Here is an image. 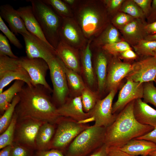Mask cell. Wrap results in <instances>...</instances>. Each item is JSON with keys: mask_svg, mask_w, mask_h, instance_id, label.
Wrapping results in <instances>:
<instances>
[{"mask_svg": "<svg viewBox=\"0 0 156 156\" xmlns=\"http://www.w3.org/2000/svg\"><path fill=\"white\" fill-rule=\"evenodd\" d=\"M50 91L43 85H25L18 93L15 112L18 118H29L55 124L60 117Z\"/></svg>", "mask_w": 156, "mask_h": 156, "instance_id": "cell-1", "label": "cell"}, {"mask_svg": "<svg viewBox=\"0 0 156 156\" xmlns=\"http://www.w3.org/2000/svg\"><path fill=\"white\" fill-rule=\"evenodd\" d=\"M129 103L117 114L115 120L106 128L104 143L107 147L119 148L130 140L144 135L154 127L139 123L133 113L134 102Z\"/></svg>", "mask_w": 156, "mask_h": 156, "instance_id": "cell-2", "label": "cell"}, {"mask_svg": "<svg viewBox=\"0 0 156 156\" xmlns=\"http://www.w3.org/2000/svg\"><path fill=\"white\" fill-rule=\"evenodd\" d=\"M73 11L74 18L88 41H92L111 23L103 0H79Z\"/></svg>", "mask_w": 156, "mask_h": 156, "instance_id": "cell-3", "label": "cell"}, {"mask_svg": "<svg viewBox=\"0 0 156 156\" xmlns=\"http://www.w3.org/2000/svg\"><path fill=\"white\" fill-rule=\"evenodd\" d=\"M27 1L31 3L34 13L46 39L55 49L60 42L59 33L62 18L42 0Z\"/></svg>", "mask_w": 156, "mask_h": 156, "instance_id": "cell-4", "label": "cell"}, {"mask_svg": "<svg viewBox=\"0 0 156 156\" xmlns=\"http://www.w3.org/2000/svg\"><path fill=\"white\" fill-rule=\"evenodd\" d=\"M106 128L94 125L79 134L69 145L66 156H85L104 144Z\"/></svg>", "mask_w": 156, "mask_h": 156, "instance_id": "cell-5", "label": "cell"}, {"mask_svg": "<svg viewBox=\"0 0 156 156\" xmlns=\"http://www.w3.org/2000/svg\"><path fill=\"white\" fill-rule=\"evenodd\" d=\"M47 63L53 86L52 99L55 104L58 105L59 107L65 102L69 96L65 65L57 54Z\"/></svg>", "mask_w": 156, "mask_h": 156, "instance_id": "cell-6", "label": "cell"}, {"mask_svg": "<svg viewBox=\"0 0 156 156\" xmlns=\"http://www.w3.org/2000/svg\"><path fill=\"white\" fill-rule=\"evenodd\" d=\"M57 127L52 139L50 149L65 148L81 133L89 127L69 118L60 116L56 123Z\"/></svg>", "mask_w": 156, "mask_h": 156, "instance_id": "cell-7", "label": "cell"}, {"mask_svg": "<svg viewBox=\"0 0 156 156\" xmlns=\"http://www.w3.org/2000/svg\"><path fill=\"white\" fill-rule=\"evenodd\" d=\"M16 80L22 81L29 86L33 85L27 71L20 65L19 58L0 55V93L12 81Z\"/></svg>", "mask_w": 156, "mask_h": 156, "instance_id": "cell-8", "label": "cell"}, {"mask_svg": "<svg viewBox=\"0 0 156 156\" xmlns=\"http://www.w3.org/2000/svg\"><path fill=\"white\" fill-rule=\"evenodd\" d=\"M45 122L29 118L18 119L14 142L36 150V139L38 130Z\"/></svg>", "mask_w": 156, "mask_h": 156, "instance_id": "cell-9", "label": "cell"}, {"mask_svg": "<svg viewBox=\"0 0 156 156\" xmlns=\"http://www.w3.org/2000/svg\"><path fill=\"white\" fill-rule=\"evenodd\" d=\"M117 90H112L104 99L98 100L90 112V117L87 120V123L94 121V125L107 128L114 121L117 114L112 113V102Z\"/></svg>", "mask_w": 156, "mask_h": 156, "instance_id": "cell-10", "label": "cell"}, {"mask_svg": "<svg viewBox=\"0 0 156 156\" xmlns=\"http://www.w3.org/2000/svg\"><path fill=\"white\" fill-rule=\"evenodd\" d=\"M59 36L60 41L79 50L84 48L88 41L74 17L62 18Z\"/></svg>", "mask_w": 156, "mask_h": 156, "instance_id": "cell-11", "label": "cell"}, {"mask_svg": "<svg viewBox=\"0 0 156 156\" xmlns=\"http://www.w3.org/2000/svg\"><path fill=\"white\" fill-rule=\"evenodd\" d=\"M20 66L28 74L33 85L43 86L53 92V89L47 83L46 77L49 67L47 62L40 58H29L27 56L19 57Z\"/></svg>", "mask_w": 156, "mask_h": 156, "instance_id": "cell-12", "label": "cell"}, {"mask_svg": "<svg viewBox=\"0 0 156 156\" xmlns=\"http://www.w3.org/2000/svg\"><path fill=\"white\" fill-rule=\"evenodd\" d=\"M156 77V57H145L132 64L131 69L125 78L143 83L154 81Z\"/></svg>", "mask_w": 156, "mask_h": 156, "instance_id": "cell-13", "label": "cell"}, {"mask_svg": "<svg viewBox=\"0 0 156 156\" xmlns=\"http://www.w3.org/2000/svg\"><path fill=\"white\" fill-rule=\"evenodd\" d=\"M25 42L26 56L29 58H40L47 62L57 54L51 46L36 36L29 33L22 35Z\"/></svg>", "mask_w": 156, "mask_h": 156, "instance_id": "cell-14", "label": "cell"}, {"mask_svg": "<svg viewBox=\"0 0 156 156\" xmlns=\"http://www.w3.org/2000/svg\"><path fill=\"white\" fill-rule=\"evenodd\" d=\"M131 66L129 62L121 61L118 56H112L108 66L106 89L109 92L112 90H117L122 81L129 72Z\"/></svg>", "mask_w": 156, "mask_h": 156, "instance_id": "cell-15", "label": "cell"}, {"mask_svg": "<svg viewBox=\"0 0 156 156\" xmlns=\"http://www.w3.org/2000/svg\"><path fill=\"white\" fill-rule=\"evenodd\" d=\"M91 50L92 53V63L97 81V92L100 97L106 89L108 66L112 56L107 53L102 48Z\"/></svg>", "mask_w": 156, "mask_h": 156, "instance_id": "cell-16", "label": "cell"}, {"mask_svg": "<svg viewBox=\"0 0 156 156\" xmlns=\"http://www.w3.org/2000/svg\"><path fill=\"white\" fill-rule=\"evenodd\" d=\"M127 80L126 83L119 92L117 101L112 105L113 114L120 112L131 101L143 98V83Z\"/></svg>", "mask_w": 156, "mask_h": 156, "instance_id": "cell-17", "label": "cell"}, {"mask_svg": "<svg viewBox=\"0 0 156 156\" xmlns=\"http://www.w3.org/2000/svg\"><path fill=\"white\" fill-rule=\"evenodd\" d=\"M57 112L60 116L70 118L79 123L86 124L90 118V112L83 109L81 96L69 97L62 105L57 107Z\"/></svg>", "mask_w": 156, "mask_h": 156, "instance_id": "cell-18", "label": "cell"}, {"mask_svg": "<svg viewBox=\"0 0 156 156\" xmlns=\"http://www.w3.org/2000/svg\"><path fill=\"white\" fill-rule=\"evenodd\" d=\"M92 40L88 41L86 45L80 51L81 74L88 87L92 89L97 85V81L93 66L92 51L90 47Z\"/></svg>", "mask_w": 156, "mask_h": 156, "instance_id": "cell-19", "label": "cell"}, {"mask_svg": "<svg viewBox=\"0 0 156 156\" xmlns=\"http://www.w3.org/2000/svg\"><path fill=\"white\" fill-rule=\"evenodd\" d=\"M57 55L67 68L81 74L80 51L60 41L55 49Z\"/></svg>", "mask_w": 156, "mask_h": 156, "instance_id": "cell-20", "label": "cell"}, {"mask_svg": "<svg viewBox=\"0 0 156 156\" xmlns=\"http://www.w3.org/2000/svg\"><path fill=\"white\" fill-rule=\"evenodd\" d=\"M0 16L9 25L11 31L16 34H28L23 22L17 10L9 4L0 6Z\"/></svg>", "mask_w": 156, "mask_h": 156, "instance_id": "cell-21", "label": "cell"}, {"mask_svg": "<svg viewBox=\"0 0 156 156\" xmlns=\"http://www.w3.org/2000/svg\"><path fill=\"white\" fill-rule=\"evenodd\" d=\"M146 24L144 20L135 18L120 30L125 41L133 46L144 39L148 35L145 29Z\"/></svg>", "mask_w": 156, "mask_h": 156, "instance_id": "cell-22", "label": "cell"}, {"mask_svg": "<svg viewBox=\"0 0 156 156\" xmlns=\"http://www.w3.org/2000/svg\"><path fill=\"white\" fill-rule=\"evenodd\" d=\"M133 113L136 120L140 124L156 127V110L141 99L135 100Z\"/></svg>", "mask_w": 156, "mask_h": 156, "instance_id": "cell-23", "label": "cell"}, {"mask_svg": "<svg viewBox=\"0 0 156 156\" xmlns=\"http://www.w3.org/2000/svg\"><path fill=\"white\" fill-rule=\"evenodd\" d=\"M17 10L27 31L50 45L45 37L31 5L19 7Z\"/></svg>", "mask_w": 156, "mask_h": 156, "instance_id": "cell-24", "label": "cell"}, {"mask_svg": "<svg viewBox=\"0 0 156 156\" xmlns=\"http://www.w3.org/2000/svg\"><path fill=\"white\" fill-rule=\"evenodd\" d=\"M118 149L131 155H147L156 150V144L145 140L133 139Z\"/></svg>", "mask_w": 156, "mask_h": 156, "instance_id": "cell-25", "label": "cell"}, {"mask_svg": "<svg viewBox=\"0 0 156 156\" xmlns=\"http://www.w3.org/2000/svg\"><path fill=\"white\" fill-rule=\"evenodd\" d=\"M117 29L110 23L91 42V49L102 48L108 44L121 41Z\"/></svg>", "mask_w": 156, "mask_h": 156, "instance_id": "cell-26", "label": "cell"}, {"mask_svg": "<svg viewBox=\"0 0 156 156\" xmlns=\"http://www.w3.org/2000/svg\"><path fill=\"white\" fill-rule=\"evenodd\" d=\"M54 125L45 122L40 127L36 139V151L50 149L51 143L55 131Z\"/></svg>", "mask_w": 156, "mask_h": 156, "instance_id": "cell-27", "label": "cell"}, {"mask_svg": "<svg viewBox=\"0 0 156 156\" xmlns=\"http://www.w3.org/2000/svg\"><path fill=\"white\" fill-rule=\"evenodd\" d=\"M64 69L70 97L81 96L82 91L87 86L85 82L78 73L65 65Z\"/></svg>", "mask_w": 156, "mask_h": 156, "instance_id": "cell-28", "label": "cell"}, {"mask_svg": "<svg viewBox=\"0 0 156 156\" xmlns=\"http://www.w3.org/2000/svg\"><path fill=\"white\" fill-rule=\"evenodd\" d=\"M25 83L21 80H16L9 88L0 93L1 114H3L8 108L14 98L21 91Z\"/></svg>", "mask_w": 156, "mask_h": 156, "instance_id": "cell-29", "label": "cell"}, {"mask_svg": "<svg viewBox=\"0 0 156 156\" xmlns=\"http://www.w3.org/2000/svg\"><path fill=\"white\" fill-rule=\"evenodd\" d=\"M18 119L16 114L14 112L12 121L8 127L0 136V149L12 145L14 141L16 124Z\"/></svg>", "mask_w": 156, "mask_h": 156, "instance_id": "cell-30", "label": "cell"}, {"mask_svg": "<svg viewBox=\"0 0 156 156\" xmlns=\"http://www.w3.org/2000/svg\"><path fill=\"white\" fill-rule=\"evenodd\" d=\"M81 96L83 108L86 113L91 111L98 100L100 99L97 92L92 90L87 86L82 91Z\"/></svg>", "mask_w": 156, "mask_h": 156, "instance_id": "cell-31", "label": "cell"}, {"mask_svg": "<svg viewBox=\"0 0 156 156\" xmlns=\"http://www.w3.org/2000/svg\"><path fill=\"white\" fill-rule=\"evenodd\" d=\"M50 6L62 18L74 17V13L71 8L63 1L61 0H42Z\"/></svg>", "mask_w": 156, "mask_h": 156, "instance_id": "cell-32", "label": "cell"}, {"mask_svg": "<svg viewBox=\"0 0 156 156\" xmlns=\"http://www.w3.org/2000/svg\"><path fill=\"white\" fill-rule=\"evenodd\" d=\"M20 100L18 93L14 98L8 108L0 118V133L1 134L10 124L15 112V108Z\"/></svg>", "mask_w": 156, "mask_h": 156, "instance_id": "cell-33", "label": "cell"}, {"mask_svg": "<svg viewBox=\"0 0 156 156\" xmlns=\"http://www.w3.org/2000/svg\"><path fill=\"white\" fill-rule=\"evenodd\" d=\"M119 10L135 18L144 20L145 17L141 8L133 0H124Z\"/></svg>", "mask_w": 156, "mask_h": 156, "instance_id": "cell-34", "label": "cell"}, {"mask_svg": "<svg viewBox=\"0 0 156 156\" xmlns=\"http://www.w3.org/2000/svg\"><path fill=\"white\" fill-rule=\"evenodd\" d=\"M136 53L144 57L153 56L154 51L156 50V40L145 39L140 41L133 46Z\"/></svg>", "mask_w": 156, "mask_h": 156, "instance_id": "cell-35", "label": "cell"}, {"mask_svg": "<svg viewBox=\"0 0 156 156\" xmlns=\"http://www.w3.org/2000/svg\"><path fill=\"white\" fill-rule=\"evenodd\" d=\"M102 48L109 55L114 56H118L122 52L131 49L129 44L123 41L107 44Z\"/></svg>", "mask_w": 156, "mask_h": 156, "instance_id": "cell-36", "label": "cell"}, {"mask_svg": "<svg viewBox=\"0 0 156 156\" xmlns=\"http://www.w3.org/2000/svg\"><path fill=\"white\" fill-rule=\"evenodd\" d=\"M143 101L156 107V87L154 84L153 81L143 83Z\"/></svg>", "mask_w": 156, "mask_h": 156, "instance_id": "cell-37", "label": "cell"}, {"mask_svg": "<svg viewBox=\"0 0 156 156\" xmlns=\"http://www.w3.org/2000/svg\"><path fill=\"white\" fill-rule=\"evenodd\" d=\"M135 18L125 13H117L112 18L110 23L116 28L120 30Z\"/></svg>", "mask_w": 156, "mask_h": 156, "instance_id": "cell-38", "label": "cell"}, {"mask_svg": "<svg viewBox=\"0 0 156 156\" xmlns=\"http://www.w3.org/2000/svg\"><path fill=\"white\" fill-rule=\"evenodd\" d=\"M0 30L8 39L11 43L15 47L19 49H21L23 47L20 41L13 32L8 28L1 16H0Z\"/></svg>", "mask_w": 156, "mask_h": 156, "instance_id": "cell-39", "label": "cell"}, {"mask_svg": "<svg viewBox=\"0 0 156 156\" xmlns=\"http://www.w3.org/2000/svg\"><path fill=\"white\" fill-rule=\"evenodd\" d=\"M0 55H4L10 57L18 58L12 51L10 46L6 37L0 34Z\"/></svg>", "mask_w": 156, "mask_h": 156, "instance_id": "cell-40", "label": "cell"}, {"mask_svg": "<svg viewBox=\"0 0 156 156\" xmlns=\"http://www.w3.org/2000/svg\"><path fill=\"white\" fill-rule=\"evenodd\" d=\"M124 1L123 0H103L109 17V16L113 17L117 13Z\"/></svg>", "mask_w": 156, "mask_h": 156, "instance_id": "cell-41", "label": "cell"}, {"mask_svg": "<svg viewBox=\"0 0 156 156\" xmlns=\"http://www.w3.org/2000/svg\"><path fill=\"white\" fill-rule=\"evenodd\" d=\"M34 151L23 146L13 143L10 156H34Z\"/></svg>", "mask_w": 156, "mask_h": 156, "instance_id": "cell-42", "label": "cell"}, {"mask_svg": "<svg viewBox=\"0 0 156 156\" xmlns=\"http://www.w3.org/2000/svg\"><path fill=\"white\" fill-rule=\"evenodd\" d=\"M133 0L141 8L145 17H148L151 12L152 1L151 0Z\"/></svg>", "mask_w": 156, "mask_h": 156, "instance_id": "cell-43", "label": "cell"}, {"mask_svg": "<svg viewBox=\"0 0 156 156\" xmlns=\"http://www.w3.org/2000/svg\"><path fill=\"white\" fill-rule=\"evenodd\" d=\"M34 156H66L61 150L52 149L47 150L36 151Z\"/></svg>", "mask_w": 156, "mask_h": 156, "instance_id": "cell-44", "label": "cell"}, {"mask_svg": "<svg viewBox=\"0 0 156 156\" xmlns=\"http://www.w3.org/2000/svg\"><path fill=\"white\" fill-rule=\"evenodd\" d=\"M107 156H137L131 155L118 148L107 147Z\"/></svg>", "mask_w": 156, "mask_h": 156, "instance_id": "cell-45", "label": "cell"}, {"mask_svg": "<svg viewBox=\"0 0 156 156\" xmlns=\"http://www.w3.org/2000/svg\"><path fill=\"white\" fill-rule=\"evenodd\" d=\"M118 56L127 60H133L137 57V55L133 50L130 49L122 52Z\"/></svg>", "mask_w": 156, "mask_h": 156, "instance_id": "cell-46", "label": "cell"}, {"mask_svg": "<svg viewBox=\"0 0 156 156\" xmlns=\"http://www.w3.org/2000/svg\"><path fill=\"white\" fill-rule=\"evenodd\" d=\"M135 139L145 140L156 144V127H154L153 130L147 134Z\"/></svg>", "mask_w": 156, "mask_h": 156, "instance_id": "cell-47", "label": "cell"}, {"mask_svg": "<svg viewBox=\"0 0 156 156\" xmlns=\"http://www.w3.org/2000/svg\"><path fill=\"white\" fill-rule=\"evenodd\" d=\"M147 18L149 23L156 21V0L152 1L151 12Z\"/></svg>", "mask_w": 156, "mask_h": 156, "instance_id": "cell-48", "label": "cell"}, {"mask_svg": "<svg viewBox=\"0 0 156 156\" xmlns=\"http://www.w3.org/2000/svg\"><path fill=\"white\" fill-rule=\"evenodd\" d=\"M89 156H107V146L104 144Z\"/></svg>", "mask_w": 156, "mask_h": 156, "instance_id": "cell-49", "label": "cell"}, {"mask_svg": "<svg viewBox=\"0 0 156 156\" xmlns=\"http://www.w3.org/2000/svg\"><path fill=\"white\" fill-rule=\"evenodd\" d=\"M146 31L148 35L156 34V21L146 24L145 27Z\"/></svg>", "mask_w": 156, "mask_h": 156, "instance_id": "cell-50", "label": "cell"}, {"mask_svg": "<svg viewBox=\"0 0 156 156\" xmlns=\"http://www.w3.org/2000/svg\"><path fill=\"white\" fill-rule=\"evenodd\" d=\"M12 145L7 146L1 149L0 151V156H10Z\"/></svg>", "mask_w": 156, "mask_h": 156, "instance_id": "cell-51", "label": "cell"}, {"mask_svg": "<svg viewBox=\"0 0 156 156\" xmlns=\"http://www.w3.org/2000/svg\"><path fill=\"white\" fill-rule=\"evenodd\" d=\"M63 1L71 8L73 11L77 6L79 0H63Z\"/></svg>", "mask_w": 156, "mask_h": 156, "instance_id": "cell-52", "label": "cell"}, {"mask_svg": "<svg viewBox=\"0 0 156 156\" xmlns=\"http://www.w3.org/2000/svg\"><path fill=\"white\" fill-rule=\"evenodd\" d=\"M144 39L148 40H156V34L153 35H148Z\"/></svg>", "mask_w": 156, "mask_h": 156, "instance_id": "cell-53", "label": "cell"}, {"mask_svg": "<svg viewBox=\"0 0 156 156\" xmlns=\"http://www.w3.org/2000/svg\"><path fill=\"white\" fill-rule=\"evenodd\" d=\"M148 155L149 156H156V150L150 153Z\"/></svg>", "mask_w": 156, "mask_h": 156, "instance_id": "cell-54", "label": "cell"}, {"mask_svg": "<svg viewBox=\"0 0 156 156\" xmlns=\"http://www.w3.org/2000/svg\"><path fill=\"white\" fill-rule=\"evenodd\" d=\"M153 56L156 57V50H155L153 52Z\"/></svg>", "mask_w": 156, "mask_h": 156, "instance_id": "cell-55", "label": "cell"}, {"mask_svg": "<svg viewBox=\"0 0 156 156\" xmlns=\"http://www.w3.org/2000/svg\"><path fill=\"white\" fill-rule=\"evenodd\" d=\"M154 81L155 82V83H156V77H155V80H154Z\"/></svg>", "mask_w": 156, "mask_h": 156, "instance_id": "cell-56", "label": "cell"}, {"mask_svg": "<svg viewBox=\"0 0 156 156\" xmlns=\"http://www.w3.org/2000/svg\"><path fill=\"white\" fill-rule=\"evenodd\" d=\"M147 155H141L140 156H147Z\"/></svg>", "mask_w": 156, "mask_h": 156, "instance_id": "cell-57", "label": "cell"}, {"mask_svg": "<svg viewBox=\"0 0 156 156\" xmlns=\"http://www.w3.org/2000/svg\"><path fill=\"white\" fill-rule=\"evenodd\" d=\"M147 156H149L148 155H147Z\"/></svg>", "mask_w": 156, "mask_h": 156, "instance_id": "cell-58", "label": "cell"}, {"mask_svg": "<svg viewBox=\"0 0 156 156\" xmlns=\"http://www.w3.org/2000/svg\"></svg>", "mask_w": 156, "mask_h": 156, "instance_id": "cell-59", "label": "cell"}]
</instances>
